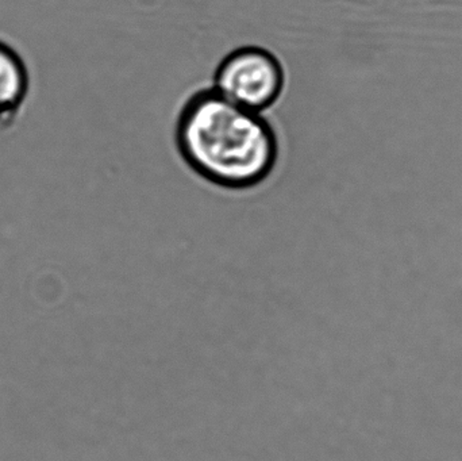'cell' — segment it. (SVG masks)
<instances>
[{
  "label": "cell",
  "instance_id": "6da1fadb",
  "mask_svg": "<svg viewBox=\"0 0 462 461\" xmlns=\"http://www.w3.org/2000/svg\"><path fill=\"white\" fill-rule=\"evenodd\" d=\"M175 143L195 175L227 191L257 189L279 162V138L271 122L214 87L194 92L181 106Z\"/></svg>",
  "mask_w": 462,
  "mask_h": 461
},
{
  "label": "cell",
  "instance_id": "7a4b0ae2",
  "mask_svg": "<svg viewBox=\"0 0 462 461\" xmlns=\"http://www.w3.org/2000/svg\"><path fill=\"white\" fill-rule=\"evenodd\" d=\"M214 88L236 105L263 114L276 105L284 92V67L268 49L241 46L219 62Z\"/></svg>",
  "mask_w": 462,
  "mask_h": 461
},
{
  "label": "cell",
  "instance_id": "3957f363",
  "mask_svg": "<svg viewBox=\"0 0 462 461\" xmlns=\"http://www.w3.org/2000/svg\"><path fill=\"white\" fill-rule=\"evenodd\" d=\"M30 73L21 54L0 40V127L14 124L26 103Z\"/></svg>",
  "mask_w": 462,
  "mask_h": 461
}]
</instances>
